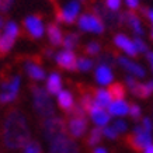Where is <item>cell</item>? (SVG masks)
Listing matches in <instances>:
<instances>
[{
    "instance_id": "6da1fadb",
    "label": "cell",
    "mask_w": 153,
    "mask_h": 153,
    "mask_svg": "<svg viewBox=\"0 0 153 153\" xmlns=\"http://www.w3.org/2000/svg\"><path fill=\"white\" fill-rule=\"evenodd\" d=\"M3 143L7 150L23 149L31 140L27 118L19 110H11L6 114L1 129Z\"/></svg>"
},
{
    "instance_id": "7a4b0ae2",
    "label": "cell",
    "mask_w": 153,
    "mask_h": 153,
    "mask_svg": "<svg viewBox=\"0 0 153 153\" xmlns=\"http://www.w3.org/2000/svg\"><path fill=\"white\" fill-rule=\"evenodd\" d=\"M77 28L82 33L101 35L105 31V23L104 20L96 13H82L80 17L76 21Z\"/></svg>"
},
{
    "instance_id": "3957f363",
    "label": "cell",
    "mask_w": 153,
    "mask_h": 153,
    "mask_svg": "<svg viewBox=\"0 0 153 153\" xmlns=\"http://www.w3.org/2000/svg\"><path fill=\"white\" fill-rule=\"evenodd\" d=\"M34 94V108L35 111L38 112V115L42 117V118H49V117H53V104H52L51 98L48 96V91L44 90V88L35 87L33 90Z\"/></svg>"
},
{
    "instance_id": "277c9868",
    "label": "cell",
    "mask_w": 153,
    "mask_h": 153,
    "mask_svg": "<svg viewBox=\"0 0 153 153\" xmlns=\"http://www.w3.org/2000/svg\"><path fill=\"white\" fill-rule=\"evenodd\" d=\"M126 145L135 152H143L145 148L152 143V134L148 132L142 125L135 126L134 132L126 136Z\"/></svg>"
},
{
    "instance_id": "5b68a950",
    "label": "cell",
    "mask_w": 153,
    "mask_h": 153,
    "mask_svg": "<svg viewBox=\"0 0 153 153\" xmlns=\"http://www.w3.org/2000/svg\"><path fill=\"white\" fill-rule=\"evenodd\" d=\"M42 129H44V135L49 142L55 140L56 138H60V136H65L66 135V124L65 121L59 118V117H49L44 121V125H42Z\"/></svg>"
},
{
    "instance_id": "8992f818",
    "label": "cell",
    "mask_w": 153,
    "mask_h": 153,
    "mask_svg": "<svg viewBox=\"0 0 153 153\" xmlns=\"http://www.w3.org/2000/svg\"><path fill=\"white\" fill-rule=\"evenodd\" d=\"M82 14V1L80 0H69L62 6L58 11V20L65 24H74Z\"/></svg>"
},
{
    "instance_id": "52a82bcc",
    "label": "cell",
    "mask_w": 153,
    "mask_h": 153,
    "mask_svg": "<svg viewBox=\"0 0 153 153\" xmlns=\"http://www.w3.org/2000/svg\"><path fill=\"white\" fill-rule=\"evenodd\" d=\"M21 79L20 76H13L0 84V104H9L14 101L20 90Z\"/></svg>"
},
{
    "instance_id": "ba28073f",
    "label": "cell",
    "mask_w": 153,
    "mask_h": 153,
    "mask_svg": "<svg viewBox=\"0 0 153 153\" xmlns=\"http://www.w3.org/2000/svg\"><path fill=\"white\" fill-rule=\"evenodd\" d=\"M20 34V27L17 23H14V21H9V23H6L4 25V34H3V37L0 38V52L1 53H6V52H9L14 45V41L17 39Z\"/></svg>"
},
{
    "instance_id": "9c48e42d",
    "label": "cell",
    "mask_w": 153,
    "mask_h": 153,
    "mask_svg": "<svg viewBox=\"0 0 153 153\" xmlns=\"http://www.w3.org/2000/svg\"><path fill=\"white\" fill-rule=\"evenodd\" d=\"M24 28H25V31L28 33V35L31 38H34V39H39L47 33L44 20L39 16H35V14H31V16L25 17V20H24Z\"/></svg>"
},
{
    "instance_id": "30bf717a",
    "label": "cell",
    "mask_w": 153,
    "mask_h": 153,
    "mask_svg": "<svg viewBox=\"0 0 153 153\" xmlns=\"http://www.w3.org/2000/svg\"><path fill=\"white\" fill-rule=\"evenodd\" d=\"M112 42H114V47L117 49H120L122 53L128 58H136L138 56V51H136V47H135V42H134V38L128 37L126 34L124 33H120V34H115L114 38H112Z\"/></svg>"
},
{
    "instance_id": "8fae6325",
    "label": "cell",
    "mask_w": 153,
    "mask_h": 153,
    "mask_svg": "<svg viewBox=\"0 0 153 153\" xmlns=\"http://www.w3.org/2000/svg\"><path fill=\"white\" fill-rule=\"evenodd\" d=\"M94 79H96L98 86H101V87H110L114 83V79H115L111 65L105 63V62L98 63L94 68Z\"/></svg>"
},
{
    "instance_id": "7c38bea8",
    "label": "cell",
    "mask_w": 153,
    "mask_h": 153,
    "mask_svg": "<svg viewBox=\"0 0 153 153\" xmlns=\"http://www.w3.org/2000/svg\"><path fill=\"white\" fill-rule=\"evenodd\" d=\"M117 63L125 70V72H128L131 76H134L136 79H143L145 76H146V69L140 65L139 62L134 60L132 58H128V56H118V58H117Z\"/></svg>"
},
{
    "instance_id": "4fadbf2b",
    "label": "cell",
    "mask_w": 153,
    "mask_h": 153,
    "mask_svg": "<svg viewBox=\"0 0 153 153\" xmlns=\"http://www.w3.org/2000/svg\"><path fill=\"white\" fill-rule=\"evenodd\" d=\"M49 153H79V146L77 143L72 140L68 136H60L55 140L49 142Z\"/></svg>"
},
{
    "instance_id": "5bb4252c",
    "label": "cell",
    "mask_w": 153,
    "mask_h": 153,
    "mask_svg": "<svg viewBox=\"0 0 153 153\" xmlns=\"http://www.w3.org/2000/svg\"><path fill=\"white\" fill-rule=\"evenodd\" d=\"M87 118L86 117H76L72 115L70 120L68 121V125H66V131L70 134V136L73 138H82L86 131H87Z\"/></svg>"
},
{
    "instance_id": "9a60e30c",
    "label": "cell",
    "mask_w": 153,
    "mask_h": 153,
    "mask_svg": "<svg viewBox=\"0 0 153 153\" xmlns=\"http://www.w3.org/2000/svg\"><path fill=\"white\" fill-rule=\"evenodd\" d=\"M55 62L65 70H76V60L77 56L74 53V51H69V49H62V51L55 53Z\"/></svg>"
},
{
    "instance_id": "2e32d148",
    "label": "cell",
    "mask_w": 153,
    "mask_h": 153,
    "mask_svg": "<svg viewBox=\"0 0 153 153\" xmlns=\"http://www.w3.org/2000/svg\"><path fill=\"white\" fill-rule=\"evenodd\" d=\"M87 112H88V115H90V118H91V121L96 124V126L104 128V126H107L110 124L111 115L108 114V111H107L105 108H101V107L94 104Z\"/></svg>"
},
{
    "instance_id": "e0dca14e",
    "label": "cell",
    "mask_w": 153,
    "mask_h": 153,
    "mask_svg": "<svg viewBox=\"0 0 153 153\" xmlns=\"http://www.w3.org/2000/svg\"><path fill=\"white\" fill-rule=\"evenodd\" d=\"M122 19L125 21V24L129 27V30L132 31V34H135V37H142L145 34V27L142 20L134 13V11H129V13H125L122 16Z\"/></svg>"
},
{
    "instance_id": "ac0fdd59",
    "label": "cell",
    "mask_w": 153,
    "mask_h": 153,
    "mask_svg": "<svg viewBox=\"0 0 153 153\" xmlns=\"http://www.w3.org/2000/svg\"><path fill=\"white\" fill-rule=\"evenodd\" d=\"M107 111L111 117H125L129 114V102L125 98H120V100H112L111 104L108 105Z\"/></svg>"
},
{
    "instance_id": "d6986e66",
    "label": "cell",
    "mask_w": 153,
    "mask_h": 153,
    "mask_svg": "<svg viewBox=\"0 0 153 153\" xmlns=\"http://www.w3.org/2000/svg\"><path fill=\"white\" fill-rule=\"evenodd\" d=\"M56 101H58V105L66 112H70L76 105L73 94L70 93L69 90H60L59 93L56 94Z\"/></svg>"
},
{
    "instance_id": "ffe728a7",
    "label": "cell",
    "mask_w": 153,
    "mask_h": 153,
    "mask_svg": "<svg viewBox=\"0 0 153 153\" xmlns=\"http://www.w3.org/2000/svg\"><path fill=\"white\" fill-rule=\"evenodd\" d=\"M24 69H25L28 76L33 80H35V82H41V80H44L47 77L44 68H42L39 63H37V62H25Z\"/></svg>"
},
{
    "instance_id": "44dd1931",
    "label": "cell",
    "mask_w": 153,
    "mask_h": 153,
    "mask_svg": "<svg viewBox=\"0 0 153 153\" xmlns=\"http://www.w3.org/2000/svg\"><path fill=\"white\" fill-rule=\"evenodd\" d=\"M93 100H94V104L101 108H108V105L111 104L112 101V97H111V93L110 90L105 87H101V88H97L93 94Z\"/></svg>"
},
{
    "instance_id": "7402d4cb",
    "label": "cell",
    "mask_w": 153,
    "mask_h": 153,
    "mask_svg": "<svg viewBox=\"0 0 153 153\" xmlns=\"http://www.w3.org/2000/svg\"><path fill=\"white\" fill-rule=\"evenodd\" d=\"M62 76H60L58 72H52L49 76L47 77V91L48 94H56L59 93L60 90H63L62 88Z\"/></svg>"
},
{
    "instance_id": "603a6c76",
    "label": "cell",
    "mask_w": 153,
    "mask_h": 153,
    "mask_svg": "<svg viewBox=\"0 0 153 153\" xmlns=\"http://www.w3.org/2000/svg\"><path fill=\"white\" fill-rule=\"evenodd\" d=\"M48 39L51 42L53 47H58V45H62V41H63V31L62 28L58 25V24H49L47 28V33Z\"/></svg>"
},
{
    "instance_id": "cb8c5ba5",
    "label": "cell",
    "mask_w": 153,
    "mask_h": 153,
    "mask_svg": "<svg viewBox=\"0 0 153 153\" xmlns=\"http://www.w3.org/2000/svg\"><path fill=\"white\" fill-rule=\"evenodd\" d=\"M134 94L139 98H148L153 94V80H148L145 83H139Z\"/></svg>"
},
{
    "instance_id": "d4e9b609",
    "label": "cell",
    "mask_w": 153,
    "mask_h": 153,
    "mask_svg": "<svg viewBox=\"0 0 153 153\" xmlns=\"http://www.w3.org/2000/svg\"><path fill=\"white\" fill-rule=\"evenodd\" d=\"M80 42V37L79 34L76 33H69L63 37V41H62V45H63V49H69V51H74L76 48L79 47Z\"/></svg>"
},
{
    "instance_id": "484cf974",
    "label": "cell",
    "mask_w": 153,
    "mask_h": 153,
    "mask_svg": "<svg viewBox=\"0 0 153 153\" xmlns=\"http://www.w3.org/2000/svg\"><path fill=\"white\" fill-rule=\"evenodd\" d=\"M94 68V60L88 56H80L76 60V70L79 72H90Z\"/></svg>"
},
{
    "instance_id": "4316f807",
    "label": "cell",
    "mask_w": 153,
    "mask_h": 153,
    "mask_svg": "<svg viewBox=\"0 0 153 153\" xmlns=\"http://www.w3.org/2000/svg\"><path fill=\"white\" fill-rule=\"evenodd\" d=\"M110 93H111V97L112 100H120V98H125V94H126V90H125V86L121 83H112L110 87Z\"/></svg>"
},
{
    "instance_id": "83f0119b",
    "label": "cell",
    "mask_w": 153,
    "mask_h": 153,
    "mask_svg": "<svg viewBox=\"0 0 153 153\" xmlns=\"http://www.w3.org/2000/svg\"><path fill=\"white\" fill-rule=\"evenodd\" d=\"M101 138H102V128L96 126V128H93V129L90 131V134H88V136H87L86 143H87L88 146H96V145L101 140Z\"/></svg>"
},
{
    "instance_id": "f1b7e54d",
    "label": "cell",
    "mask_w": 153,
    "mask_h": 153,
    "mask_svg": "<svg viewBox=\"0 0 153 153\" xmlns=\"http://www.w3.org/2000/svg\"><path fill=\"white\" fill-rule=\"evenodd\" d=\"M84 52L90 56H96L98 55L100 52H101V44L97 41H90L86 44V47H84Z\"/></svg>"
},
{
    "instance_id": "f546056e",
    "label": "cell",
    "mask_w": 153,
    "mask_h": 153,
    "mask_svg": "<svg viewBox=\"0 0 153 153\" xmlns=\"http://www.w3.org/2000/svg\"><path fill=\"white\" fill-rule=\"evenodd\" d=\"M122 0H104V6H105L107 10H110L111 13H117L120 11L121 7H122Z\"/></svg>"
},
{
    "instance_id": "4dcf8cb0",
    "label": "cell",
    "mask_w": 153,
    "mask_h": 153,
    "mask_svg": "<svg viewBox=\"0 0 153 153\" xmlns=\"http://www.w3.org/2000/svg\"><path fill=\"white\" fill-rule=\"evenodd\" d=\"M23 153H42L41 145L38 143L37 140H30L23 148Z\"/></svg>"
},
{
    "instance_id": "1f68e13d",
    "label": "cell",
    "mask_w": 153,
    "mask_h": 153,
    "mask_svg": "<svg viewBox=\"0 0 153 153\" xmlns=\"http://www.w3.org/2000/svg\"><path fill=\"white\" fill-rule=\"evenodd\" d=\"M134 42H135V47H136V51H138V55H139V53H146V52L149 51L148 44L145 42V39L142 37H135Z\"/></svg>"
},
{
    "instance_id": "d6a6232c",
    "label": "cell",
    "mask_w": 153,
    "mask_h": 153,
    "mask_svg": "<svg viewBox=\"0 0 153 153\" xmlns=\"http://www.w3.org/2000/svg\"><path fill=\"white\" fill-rule=\"evenodd\" d=\"M125 84H126V87L131 90V93L134 94V91L136 90V87H138L139 82H138V79H136V77L131 76V74H128V76H126V79H125Z\"/></svg>"
},
{
    "instance_id": "836d02e7",
    "label": "cell",
    "mask_w": 153,
    "mask_h": 153,
    "mask_svg": "<svg viewBox=\"0 0 153 153\" xmlns=\"http://www.w3.org/2000/svg\"><path fill=\"white\" fill-rule=\"evenodd\" d=\"M112 128L118 132V134H122V132H125L126 129H128V125H126V122L124 120H117L114 121V124H112Z\"/></svg>"
},
{
    "instance_id": "e575fe53",
    "label": "cell",
    "mask_w": 153,
    "mask_h": 153,
    "mask_svg": "<svg viewBox=\"0 0 153 153\" xmlns=\"http://www.w3.org/2000/svg\"><path fill=\"white\" fill-rule=\"evenodd\" d=\"M102 135H105L107 138H110V139H117L118 138V132H117L114 128H112V125H107L102 128Z\"/></svg>"
},
{
    "instance_id": "d590c367",
    "label": "cell",
    "mask_w": 153,
    "mask_h": 153,
    "mask_svg": "<svg viewBox=\"0 0 153 153\" xmlns=\"http://www.w3.org/2000/svg\"><path fill=\"white\" fill-rule=\"evenodd\" d=\"M129 115L134 118V120H139L140 115H142V110L138 104H129Z\"/></svg>"
},
{
    "instance_id": "8d00e7d4",
    "label": "cell",
    "mask_w": 153,
    "mask_h": 153,
    "mask_svg": "<svg viewBox=\"0 0 153 153\" xmlns=\"http://www.w3.org/2000/svg\"><path fill=\"white\" fill-rule=\"evenodd\" d=\"M122 3L126 6V9L131 11H136L140 7V0H122Z\"/></svg>"
},
{
    "instance_id": "74e56055",
    "label": "cell",
    "mask_w": 153,
    "mask_h": 153,
    "mask_svg": "<svg viewBox=\"0 0 153 153\" xmlns=\"http://www.w3.org/2000/svg\"><path fill=\"white\" fill-rule=\"evenodd\" d=\"M140 125L143 126V128L148 131V132H150V134H152L153 124H152V121H150V118H143V121H142V124H140Z\"/></svg>"
},
{
    "instance_id": "f35d334b",
    "label": "cell",
    "mask_w": 153,
    "mask_h": 153,
    "mask_svg": "<svg viewBox=\"0 0 153 153\" xmlns=\"http://www.w3.org/2000/svg\"><path fill=\"white\" fill-rule=\"evenodd\" d=\"M146 19H148L149 24H150L152 28H153V7H150V9L146 10Z\"/></svg>"
},
{
    "instance_id": "ab89813d",
    "label": "cell",
    "mask_w": 153,
    "mask_h": 153,
    "mask_svg": "<svg viewBox=\"0 0 153 153\" xmlns=\"http://www.w3.org/2000/svg\"><path fill=\"white\" fill-rule=\"evenodd\" d=\"M146 59H148L149 65H150V69H152V72H153V52L152 51L146 52Z\"/></svg>"
},
{
    "instance_id": "60d3db41",
    "label": "cell",
    "mask_w": 153,
    "mask_h": 153,
    "mask_svg": "<svg viewBox=\"0 0 153 153\" xmlns=\"http://www.w3.org/2000/svg\"><path fill=\"white\" fill-rule=\"evenodd\" d=\"M143 153H153V143H150L149 146H146L143 150Z\"/></svg>"
},
{
    "instance_id": "b9f144b4",
    "label": "cell",
    "mask_w": 153,
    "mask_h": 153,
    "mask_svg": "<svg viewBox=\"0 0 153 153\" xmlns=\"http://www.w3.org/2000/svg\"><path fill=\"white\" fill-rule=\"evenodd\" d=\"M93 153H107V150L104 148H96L93 150Z\"/></svg>"
},
{
    "instance_id": "7bdbcfd3",
    "label": "cell",
    "mask_w": 153,
    "mask_h": 153,
    "mask_svg": "<svg viewBox=\"0 0 153 153\" xmlns=\"http://www.w3.org/2000/svg\"><path fill=\"white\" fill-rule=\"evenodd\" d=\"M3 27V19H1V17H0V28Z\"/></svg>"
},
{
    "instance_id": "ee69618b",
    "label": "cell",
    "mask_w": 153,
    "mask_h": 153,
    "mask_svg": "<svg viewBox=\"0 0 153 153\" xmlns=\"http://www.w3.org/2000/svg\"><path fill=\"white\" fill-rule=\"evenodd\" d=\"M150 38H152V41H153V28H152V33H150Z\"/></svg>"
}]
</instances>
